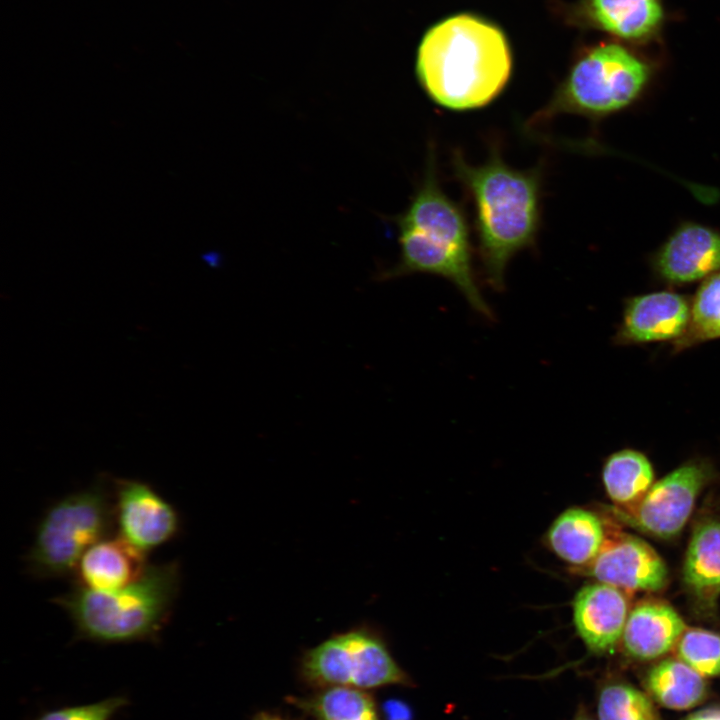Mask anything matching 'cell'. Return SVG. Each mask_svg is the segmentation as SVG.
<instances>
[{"label": "cell", "instance_id": "1", "mask_svg": "<svg viewBox=\"0 0 720 720\" xmlns=\"http://www.w3.org/2000/svg\"><path fill=\"white\" fill-rule=\"evenodd\" d=\"M509 46L502 32L470 15L433 26L417 51L416 75L437 105L452 111L486 106L511 74Z\"/></svg>", "mask_w": 720, "mask_h": 720}, {"label": "cell", "instance_id": "2", "mask_svg": "<svg viewBox=\"0 0 720 720\" xmlns=\"http://www.w3.org/2000/svg\"><path fill=\"white\" fill-rule=\"evenodd\" d=\"M457 178L475 207L479 257L486 283L503 290L509 261L535 242L540 218V174L508 166L497 151L478 166L453 158Z\"/></svg>", "mask_w": 720, "mask_h": 720}, {"label": "cell", "instance_id": "3", "mask_svg": "<svg viewBox=\"0 0 720 720\" xmlns=\"http://www.w3.org/2000/svg\"><path fill=\"white\" fill-rule=\"evenodd\" d=\"M433 153L422 184L408 208L395 218L399 229L400 259L382 274L393 279L411 273H429L451 281L470 306L493 319L472 268L469 230L457 205L442 191Z\"/></svg>", "mask_w": 720, "mask_h": 720}, {"label": "cell", "instance_id": "4", "mask_svg": "<svg viewBox=\"0 0 720 720\" xmlns=\"http://www.w3.org/2000/svg\"><path fill=\"white\" fill-rule=\"evenodd\" d=\"M181 585L177 561L148 565L136 581L116 590L74 583L52 601L69 616L78 638L99 643L157 641L171 617Z\"/></svg>", "mask_w": 720, "mask_h": 720}, {"label": "cell", "instance_id": "5", "mask_svg": "<svg viewBox=\"0 0 720 720\" xmlns=\"http://www.w3.org/2000/svg\"><path fill=\"white\" fill-rule=\"evenodd\" d=\"M659 71L658 62L617 42L601 43L572 67L552 99L529 121L536 125L561 114L599 121L623 112L647 94Z\"/></svg>", "mask_w": 720, "mask_h": 720}, {"label": "cell", "instance_id": "6", "mask_svg": "<svg viewBox=\"0 0 720 720\" xmlns=\"http://www.w3.org/2000/svg\"><path fill=\"white\" fill-rule=\"evenodd\" d=\"M113 528L112 481L110 487L104 474L45 510L25 555L27 573L37 579L73 576L84 552L111 536Z\"/></svg>", "mask_w": 720, "mask_h": 720}, {"label": "cell", "instance_id": "7", "mask_svg": "<svg viewBox=\"0 0 720 720\" xmlns=\"http://www.w3.org/2000/svg\"><path fill=\"white\" fill-rule=\"evenodd\" d=\"M303 680L317 688L369 690L387 685L411 686L376 629L362 625L337 633L308 649L300 662Z\"/></svg>", "mask_w": 720, "mask_h": 720}, {"label": "cell", "instance_id": "8", "mask_svg": "<svg viewBox=\"0 0 720 720\" xmlns=\"http://www.w3.org/2000/svg\"><path fill=\"white\" fill-rule=\"evenodd\" d=\"M711 478L710 465L693 459L654 482L629 506H612L614 518L640 532L661 539L678 535L690 518L696 500Z\"/></svg>", "mask_w": 720, "mask_h": 720}, {"label": "cell", "instance_id": "9", "mask_svg": "<svg viewBox=\"0 0 720 720\" xmlns=\"http://www.w3.org/2000/svg\"><path fill=\"white\" fill-rule=\"evenodd\" d=\"M117 534L148 553L172 540L180 530L175 507L151 485L135 479L112 480Z\"/></svg>", "mask_w": 720, "mask_h": 720}, {"label": "cell", "instance_id": "10", "mask_svg": "<svg viewBox=\"0 0 720 720\" xmlns=\"http://www.w3.org/2000/svg\"><path fill=\"white\" fill-rule=\"evenodd\" d=\"M598 582L624 592L659 591L668 583L665 561L646 541L620 531H608L596 558L582 568Z\"/></svg>", "mask_w": 720, "mask_h": 720}, {"label": "cell", "instance_id": "11", "mask_svg": "<svg viewBox=\"0 0 720 720\" xmlns=\"http://www.w3.org/2000/svg\"><path fill=\"white\" fill-rule=\"evenodd\" d=\"M656 276L670 285H683L720 272V230L683 221L651 255Z\"/></svg>", "mask_w": 720, "mask_h": 720}, {"label": "cell", "instance_id": "12", "mask_svg": "<svg viewBox=\"0 0 720 720\" xmlns=\"http://www.w3.org/2000/svg\"><path fill=\"white\" fill-rule=\"evenodd\" d=\"M691 301L673 291H657L628 298L615 335L620 345L675 342L686 332Z\"/></svg>", "mask_w": 720, "mask_h": 720}, {"label": "cell", "instance_id": "13", "mask_svg": "<svg viewBox=\"0 0 720 720\" xmlns=\"http://www.w3.org/2000/svg\"><path fill=\"white\" fill-rule=\"evenodd\" d=\"M572 611L576 633L591 653L600 655L614 650L622 639L629 604L624 591L597 582L578 590Z\"/></svg>", "mask_w": 720, "mask_h": 720}, {"label": "cell", "instance_id": "14", "mask_svg": "<svg viewBox=\"0 0 720 720\" xmlns=\"http://www.w3.org/2000/svg\"><path fill=\"white\" fill-rule=\"evenodd\" d=\"M146 555L120 535H111L84 552L74 583L98 591L122 588L142 576L149 565Z\"/></svg>", "mask_w": 720, "mask_h": 720}, {"label": "cell", "instance_id": "15", "mask_svg": "<svg viewBox=\"0 0 720 720\" xmlns=\"http://www.w3.org/2000/svg\"><path fill=\"white\" fill-rule=\"evenodd\" d=\"M682 579L696 609L711 615L720 596V518L702 519L694 527Z\"/></svg>", "mask_w": 720, "mask_h": 720}, {"label": "cell", "instance_id": "16", "mask_svg": "<svg viewBox=\"0 0 720 720\" xmlns=\"http://www.w3.org/2000/svg\"><path fill=\"white\" fill-rule=\"evenodd\" d=\"M586 14L594 26L636 46L658 41L666 21L663 0H587Z\"/></svg>", "mask_w": 720, "mask_h": 720}, {"label": "cell", "instance_id": "17", "mask_svg": "<svg viewBox=\"0 0 720 720\" xmlns=\"http://www.w3.org/2000/svg\"><path fill=\"white\" fill-rule=\"evenodd\" d=\"M685 629L682 617L670 604L646 600L629 611L621 640L629 656L654 660L675 648Z\"/></svg>", "mask_w": 720, "mask_h": 720}, {"label": "cell", "instance_id": "18", "mask_svg": "<svg viewBox=\"0 0 720 720\" xmlns=\"http://www.w3.org/2000/svg\"><path fill=\"white\" fill-rule=\"evenodd\" d=\"M606 533L607 527L597 514L581 507H571L553 521L545 540L561 560L583 568L600 552Z\"/></svg>", "mask_w": 720, "mask_h": 720}, {"label": "cell", "instance_id": "19", "mask_svg": "<svg viewBox=\"0 0 720 720\" xmlns=\"http://www.w3.org/2000/svg\"><path fill=\"white\" fill-rule=\"evenodd\" d=\"M648 695L659 705L687 710L701 703L708 691L705 677L680 659H664L654 665L644 679Z\"/></svg>", "mask_w": 720, "mask_h": 720}, {"label": "cell", "instance_id": "20", "mask_svg": "<svg viewBox=\"0 0 720 720\" xmlns=\"http://www.w3.org/2000/svg\"><path fill=\"white\" fill-rule=\"evenodd\" d=\"M654 468L641 451L624 448L608 456L602 468V482L614 506H629L654 484Z\"/></svg>", "mask_w": 720, "mask_h": 720}, {"label": "cell", "instance_id": "21", "mask_svg": "<svg viewBox=\"0 0 720 720\" xmlns=\"http://www.w3.org/2000/svg\"><path fill=\"white\" fill-rule=\"evenodd\" d=\"M298 705L314 720H382L373 697L355 688H322Z\"/></svg>", "mask_w": 720, "mask_h": 720}, {"label": "cell", "instance_id": "22", "mask_svg": "<svg viewBox=\"0 0 720 720\" xmlns=\"http://www.w3.org/2000/svg\"><path fill=\"white\" fill-rule=\"evenodd\" d=\"M717 338H720V272L704 279L698 287L691 301L689 325L674 342V351Z\"/></svg>", "mask_w": 720, "mask_h": 720}, {"label": "cell", "instance_id": "23", "mask_svg": "<svg viewBox=\"0 0 720 720\" xmlns=\"http://www.w3.org/2000/svg\"><path fill=\"white\" fill-rule=\"evenodd\" d=\"M599 720H661L652 698L634 686L609 682L597 698Z\"/></svg>", "mask_w": 720, "mask_h": 720}, {"label": "cell", "instance_id": "24", "mask_svg": "<svg viewBox=\"0 0 720 720\" xmlns=\"http://www.w3.org/2000/svg\"><path fill=\"white\" fill-rule=\"evenodd\" d=\"M675 651L678 659L703 677L720 675V634L703 628H686Z\"/></svg>", "mask_w": 720, "mask_h": 720}, {"label": "cell", "instance_id": "25", "mask_svg": "<svg viewBox=\"0 0 720 720\" xmlns=\"http://www.w3.org/2000/svg\"><path fill=\"white\" fill-rule=\"evenodd\" d=\"M127 705L124 697L108 698L96 703L48 711L36 720H110Z\"/></svg>", "mask_w": 720, "mask_h": 720}, {"label": "cell", "instance_id": "26", "mask_svg": "<svg viewBox=\"0 0 720 720\" xmlns=\"http://www.w3.org/2000/svg\"><path fill=\"white\" fill-rule=\"evenodd\" d=\"M385 711L388 720H406L408 718L407 707L398 702L387 703Z\"/></svg>", "mask_w": 720, "mask_h": 720}, {"label": "cell", "instance_id": "27", "mask_svg": "<svg viewBox=\"0 0 720 720\" xmlns=\"http://www.w3.org/2000/svg\"><path fill=\"white\" fill-rule=\"evenodd\" d=\"M685 720H720V706L701 709L689 715Z\"/></svg>", "mask_w": 720, "mask_h": 720}, {"label": "cell", "instance_id": "28", "mask_svg": "<svg viewBox=\"0 0 720 720\" xmlns=\"http://www.w3.org/2000/svg\"><path fill=\"white\" fill-rule=\"evenodd\" d=\"M253 720H288L279 715L271 713H260L254 717Z\"/></svg>", "mask_w": 720, "mask_h": 720}, {"label": "cell", "instance_id": "29", "mask_svg": "<svg viewBox=\"0 0 720 720\" xmlns=\"http://www.w3.org/2000/svg\"><path fill=\"white\" fill-rule=\"evenodd\" d=\"M573 720H593L589 718L587 715L580 713L578 714Z\"/></svg>", "mask_w": 720, "mask_h": 720}]
</instances>
